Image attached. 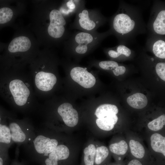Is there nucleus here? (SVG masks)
<instances>
[{"mask_svg":"<svg viewBox=\"0 0 165 165\" xmlns=\"http://www.w3.org/2000/svg\"><path fill=\"white\" fill-rule=\"evenodd\" d=\"M2 118L1 116L0 115V123H2Z\"/></svg>","mask_w":165,"mask_h":165,"instance_id":"obj_33","label":"nucleus"},{"mask_svg":"<svg viewBox=\"0 0 165 165\" xmlns=\"http://www.w3.org/2000/svg\"><path fill=\"white\" fill-rule=\"evenodd\" d=\"M27 2L16 0L13 5L0 9V24L13 23L16 19L26 11Z\"/></svg>","mask_w":165,"mask_h":165,"instance_id":"obj_7","label":"nucleus"},{"mask_svg":"<svg viewBox=\"0 0 165 165\" xmlns=\"http://www.w3.org/2000/svg\"><path fill=\"white\" fill-rule=\"evenodd\" d=\"M7 149H0V165H4L5 158L6 156Z\"/></svg>","mask_w":165,"mask_h":165,"instance_id":"obj_31","label":"nucleus"},{"mask_svg":"<svg viewBox=\"0 0 165 165\" xmlns=\"http://www.w3.org/2000/svg\"><path fill=\"white\" fill-rule=\"evenodd\" d=\"M96 148L93 144H90L84 149V162L85 165H94Z\"/></svg>","mask_w":165,"mask_h":165,"instance_id":"obj_24","label":"nucleus"},{"mask_svg":"<svg viewBox=\"0 0 165 165\" xmlns=\"http://www.w3.org/2000/svg\"><path fill=\"white\" fill-rule=\"evenodd\" d=\"M146 27L148 35L165 36V2L153 1Z\"/></svg>","mask_w":165,"mask_h":165,"instance_id":"obj_6","label":"nucleus"},{"mask_svg":"<svg viewBox=\"0 0 165 165\" xmlns=\"http://www.w3.org/2000/svg\"><path fill=\"white\" fill-rule=\"evenodd\" d=\"M70 154L68 148L63 145H58L54 150L48 155L50 160L58 163L59 160L67 159Z\"/></svg>","mask_w":165,"mask_h":165,"instance_id":"obj_17","label":"nucleus"},{"mask_svg":"<svg viewBox=\"0 0 165 165\" xmlns=\"http://www.w3.org/2000/svg\"><path fill=\"white\" fill-rule=\"evenodd\" d=\"M9 88L16 104L19 106L25 104L30 91L23 82L19 79L13 80L9 83Z\"/></svg>","mask_w":165,"mask_h":165,"instance_id":"obj_9","label":"nucleus"},{"mask_svg":"<svg viewBox=\"0 0 165 165\" xmlns=\"http://www.w3.org/2000/svg\"><path fill=\"white\" fill-rule=\"evenodd\" d=\"M108 21V30L117 38L119 44L132 43L138 35L147 32L141 9L122 0L119 2L116 12Z\"/></svg>","mask_w":165,"mask_h":165,"instance_id":"obj_2","label":"nucleus"},{"mask_svg":"<svg viewBox=\"0 0 165 165\" xmlns=\"http://www.w3.org/2000/svg\"><path fill=\"white\" fill-rule=\"evenodd\" d=\"M33 148L36 153L48 156L58 145L57 141L40 134L33 137L32 139Z\"/></svg>","mask_w":165,"mask_h":165,"instance_id":"obj_8","label":"nucleus"},{"mask_svg":"<svg viewBox=\"0 0 165 165\" xmlns=\"http://www.w3.org/2000/svg\"><path fill=\"white\" fill-rule=\"evenodd\" d=\"M12 142L8 126L3 123H0V149H7Z\"/></svg>","mask_w":165,"mask_h":165,"instance_id":"obj_21","label":"nucleus"},{"mask_svg":"<svg viewBox=\"0 0 165 165\" xmlns=\"http://www.w3.org/2000/svg\"><path fill=\"white\" fill-rule=\"evenodd\" d=\"M129 146L132 154L135 157L139 159L143 157L145 154V149L138 141L131 140L129 141Z\"/></svg>","mask_w":165,"mask_h":165,"instance_id":"obj_23","label":"nucleus"},{"mask_svg":"<svg viewBox=\"0 0 165 165\" xmlns=\"http://www.w3.org/2000/svg\"><path fill=\"white\" fill-rule=\"evenodd\" d=\"M118 112V109L116 106L105 104L100 105L97 108L95 115L98 118H101L112 114L116 115Z\"/></svg>","mask_w":165,"mask_h":165,"instance_id":"obj_22","label":"nucleus"},{"mask_svg":"<svg viewBox=\"0 0 165 165\" xmlns=\"http://www.w3.org/2000/svg\"><path fill=\"white\" fill-rule=\"evenodd\" d=\"M56 76L53 74L41 71L36 74L35 82L36 87L39 90L44 91L51 90L56 84Z\"/></svg>","mask_w":165,"mask_h":165,"instance_id":"obj_13","label":"nucleus"},{"mask_svg":"<svg viewBox=\"0 0 165 165\" xmlns=\"http://www.w3.org/2000/svg\"><path fill=\"white\" fill-rule=\"evenodd\" d=\"M127 165H142V164L138 160L135 159L130 161Z\"/></svg>","mask_w":165,"mask_h":165,"instance_id":"obj_32","label":"nucleus"},{"mask_svg":"<svg viewBox=\"0 0 165 165\" xmlns=\"http://www.w3.org/2000/svg\"><path fill=\"white\" fill-rule=\"evenodd\" d=\"M85 4V1L81 0L60 1L59 10L67 19L73 14H75L79 9Z\"/></svg>","mask_w":165,"mask_h":165,"instance_id":"obj_15","label":"nucleus"},{"mask_svg":"<svg viewBox=\"0 0 165 165\" xmlns=\"http://www.w3.org/2000/svg\"><path fill=\"white\" fill-rule=\"evenodd\" d=\"M104 50L111 58H120L124 57L125 58H130L132 56L134 51L126 45L119 44L113 47L105 48Z\"/></svg>","mask_w":165,"mask_h":165,"instance_id":"obj_16","label":"nucleus"},{"mask_svg":"<svg viewBox=\"0 0 165 165\" xmlns=\"http://www.w3.org/2000/svg\"><path fill=\"white\" fill-rule=\"evenodd\" d=\"M118 117L116 114H112L103 118H97L96 123L101 129L106 131H109L114 127L116 123Z\"/></svg>","mask_w":165,"mask_h":165,"instance_id":"obj_19","label":"nucleus"},{"mask_svg":"<svg viewBox=\"0 0 165 165\" xmlns=\"http://www.w3.org/2000/svg\"><path fill=\"white\" fill-rule=\"evenodd\" d=\"M126 71V67L122 65H119L114 70L112 71L114 74L116 76L124 74Z\"/></svg>","mask_w":165,"mask_h":165,"instance_id":"obj_30","label":"nucleus"},{"mask_svg":"<svg viewBox=\"0 0 165 165\" xmlns=\"http://www.w3.org/2000/svg\"><path fill=\"white\" fill-rule=\"evenodd\" d=\"M151 145L153 150L162 153L165 156V137L158 133L152 135L150 138Z\"/></svg>","mask_w":165,"mask_h":165,"instance_id":"obj_20","label":"nucleus"},{"mask_svg":"<svg viewBox=\"0 0 165 165\" xmlns=\"http://www.w3.org/2000/svg\"><path fill=\"white\" fill-rule=\"evenodd\" d=\"M10 130L11 139L14 142L21 143L31 139L28 137L29 128L22 126L15 122H11L8 126Z\"/></svg>","mask_w":165,"mask_h":165,"instance_id":"obj_14","label":"nucleus"},{"mask_svg":"<svg viewBox=\"0 0 165 165\" xmlns=\"http://www.w3.org/2000/svg\"><path fill=\"white\" fill-rule=\"evenodd\" d=\"M57 112L68 126L73 127L77 124L79 120L78 112L70 104L65 103L61 104L58 107Z\"/></svg>","mask_w":165,"mask_h":165,"instance_id":"obj_12","label":"nucleus"},{"mask_svg":"<svg viewBox=\"0 0 165 165\" xmlns=\"http://www.w3.org/2000/svg\"><path fill=\"white\" fill-rule=\"evenodd\" d=\"M165 124V116L163 114L148 123V128L153 131H158L161 129Z\"/></svg>","mask_w":165,"mask_h":165,"instance_id":"obj_27","label":"nucleus"},{"mask_svg":"<svg viewBox=\"0 0 165 165\" xmlns=\"http://www.w3.org/2000/svg\"><path fill=\"white\" fill-rule=\"evenodd\" d=\"M85 5L82 6L75 14L71 28L82 31H97L98 28L108 21V19L99 9H87Z\"/></svg>","mask_w":165,"mask_h":165,"instance_id":"obj_5","label":"nucleus"},{"mask_svg":"<svg viewBox=\"0 0 165 165\" xmlns=\"http://www.w3.org/2000/svg\"><path fill=\"white\" fill-rule=\"evenodd\" d=\"M109 151L105 146H102L98 147L96 149L95 162L96 164H101L108 157Z\"/></svg>","mask_w":165,"mask_h":165,"instance_id":"obj_26","label":"nucleus"},{"mask_svg":"<svg viewBox=\"0 0 165 165\" xmlns=\"http://www.w3.org/2000/svg\"><path fill=\"white\" fill-rule=\"evenodd\" d=\"M128 104L136 109H142L145 107L148 103L146 97L143 94L137 93L129 97L127 99Z\"/></svg>","mask_w":165,"mask_h":165,"instance_id":"obj_18","label":"nucleus"},{"mask_svg":"<svg viewBox=\"0 0 165 165\" xmlns=\"http://www.w3.org/2000/svg\"><path fill=\"white\" fill-rule=\"evenodd\" d=\"M32 11L28 28L40 46L57 47L64 43L71 33L67 27L66 18L59 10L60 1H31Z\"/></svg>","mask_w":165,"mask_h":165,"instance_id":"obj_1","label":"nucleus"},{"mask_svg":"<svg viewBox=\"0 0 165 165\" xmlns=\"http://www.w3.org/2000/svg\"><path fill=\"white\" fill-rule=\"evenodd\" d=\"M145 49L151 52L157 58H165V36L148 35Z\"/></svg>","mask_w":165,"mask_h":165,"instance_id":"obj_10","label":"nucleus"},{"mask_svg":"<svg viewBox=\"0 0 165 165\" xmlns=\"http://www.w3.org/2000/svg\"><path fill=\"white\" fill-rule=\"evenodd\" d=\"M14 26L13 37L7 47L8 53L13 56L38 53L40 46L28 27L20 24Z\"/></svg>","mask_w":165,"mask_h":165,"instance_id":"obj_4","label":"nucleus"},{"mask_svg":"<svg viewBox=\"0 0 165 165\" xmlns=\"http://www.w3.org/2000/svg\"><path fill=\"white\" fill-rule=\"evenodd\" d=\"M109 149L114 154L119 155H123L127 151L128 145L125 141L121 140L119 142L110 145Z\"/></svg>","mask_w":165,"mask_h":165,"instance_id":"obj_25","label":"nucleus"},{"mask_svg":"<svg viewBox=\"0 0 165 165\" xmlns=\"http://www.w3.org/2000/svg\"><path fill=\"white\" fill-rule=\"evenodd\" d=\"M70 75L73 80L85 88L92 87L96 82L94 76L88 72L87 69L82 67H75L73 68L70 72Z\"/></svg>","mask_w":165,"mask_h":165,"instance_id":"obj_11","label":"nucleus"},{"mask_svg":"<svg viewBox=\"0 0 165 165\" xmlns=\"http://www.w3.org/2000/svg\"><path fill=\"white\" fill-rule=\"evenodd\" d=\"M110 35L108 30L102 33L79 31L71 34L63 43L64 48L67 51L77 55H85L97 48L105 38Z\"/></svg>","mask_w":165,"mask_h":165,"instance_id":"obj_3","label":"nucleus"},{"mask_svg":"<svg viewBox=\"0 0 165 165\" xmlns=\"http://www.w3.org/2000/svg\"><path fill=\"white\" fill-rule=\"evenodd\" d=\"M155 70L158 76L163 80L165 81V63L159 62L156 64Z\"/></svg>","mask_w":165,"mask_h":165,"instance_id":"obj_29","label":"nucleus"},{"mask_svg":"<svg viewBox=\"0 0 165 165\" xmlns=\"http://www.w3.org/2000/svg\"><path fill=\"white\" fill-rule=\"evenodd\" d=\"M98 65L101 68L105 70L113 71L119 65L118 63L113 61H105L100 62Z\"/></svg>","mask_w":165,"mask_h":165,"instance_id":"obj_28","label":"nucleus"}]
</instances>
